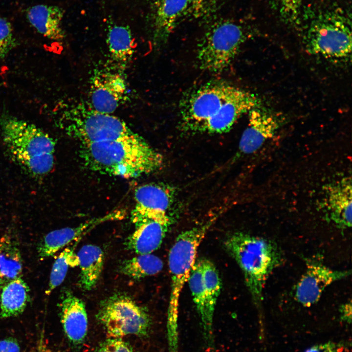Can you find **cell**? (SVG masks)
<instances>
[{
  "label": "cell",
  "mask_w": 352,
  "mask_h": 352,
  "mask_svg": "<svg viewBox=\"0 0 352 352\" xmlns=\"http://www.w3.org/2000/svg\"><path fill=\"white\" fill-rule=\"evenodd\" d=\"M80 156L89 170L124 178L137 177L160 169L162 155L137 133L80 145Z\"/></svg>",
  "instance_id": "1"
},
{
  "label": "cell",
  "mask_w": 352,
  "mask_h": 352,
  "mask_svg": "<svg viewBox=\"0 0 352 352\" xmlns=\"http://www.w3.org/2000/svg\"><path fill=\"white\" fill-rule=\"evenodd\" d=\"M4 146L9 154L29 175L42 177L54 165L55 141L36 125L10 115L0 118Z\"/></svg>",
  "instance_id": "2"
},
{
  "label": "cell",
  "mask_w": 352,
  "mask_h": 352,
  "mask_svg": "<svg viewBox=\"0 0 352 352\" xmlns=\"http://www.w3.org/2000/svg\"><path fill=\"white\" fill-rule=\"evenodd\" d=\"M224 247L241 269L255 304L261 307L266 281L282 262L277 244L263 237L236 232L225 240Z\"/></svg>",
  "instance_id": "3"
},
{
  "label": "cell",
  "mask_w": 352,
  "mask_h": 352,
  "mask_svg": "<svg viewBox=\"0 0 352 352\" xmlns=\"http://www.w3.org/2000/svg\"><path fill=\"white\" fill-rule=\"evenodd\" d=\"M58 122L65 132L80 145L126 138L137 134L117 117L99 112L83 101L74 100L65 104Z\"/></svg>",
  "instance_id": "4"
},
{
  "label": "cell",
  "mask_w": 352,
  "mask_h": 352,
  "mask_svg": "<svg viewBox=\"0 0 352 352\" xmlns=\"http://www.w3.org/2000/svg\"><path fill=\"white\" fill-rule=\"evenodd\" d=\"M304 41L310 54L342 59L352 51L351 17L340 7L319 9L311 14Z\"/></svg>",
  "instance_id": "5"
},
{
  "label": "cell",
  "mask_w": 352,
  "mask_h": 352,
  "mask_svg": "<svg viewBox=\"0 0 352 352\" xmlns=\"http://www.w3.org/2000/svg\"><path fill=\"white\" fill-rule=\"evenodd\" d=\"M218 216L216 215L203 223L182 232L170 249L168 265L171 290L168 322L172 328L176 327L180 294L195 264L198 248Z\"/></svg>",
  "instance_id": "6"
},
{
  "label": "cell",
  "mask_w": 352,
  "mask_h": 352,
  "mask_svg": "<svg viewBox=\"0 0 352 352\" xmlns=\"http://www.w3.org/2000/svg\"><path fill=\"white\" fill-rule=\"evenodd\" d=\"M246 39L239 24L231 21L218 22L205 33L198 47L199 68L211 73H220L234 59Z\"/></svg>",
  "instance_id": "7"
},
{
  "label": "cell",
  "mask_w": 352,
  "mask_h": 352,
  "mask_svg": "<svg viewBox=\"0 0 352 352\" xmlns=\"http://www.w3.org/2000/svg\"><path fill=\"white\" fill-rule=\"evenodd\" d=\"M96 317L110 337L144 336L151 326L147 310L129 295L115 293L102 300Z\"/></svg>",
  "instance_id": "8"
},
{
  "label": "cell",
  "mask_w": 352,
  "mask_h": 352,
  "mask_svg": "<svg viewBox=\"0 0 352 352\" xmlns=\"http://www.w3.org/2000/svg\"><path fill=\"white\" fill-rule=\"evenodd\" d=\"M241 88L223 81L206 83L194 90L180 104V123L183 130L196 132L197 129L217 114Z\"/></svg>",
  "instance_id": "9"
},
{
  "label": "cell",
  "mask_w": 352,
  "mask_h": 352,
  "mask_svg": "<svg viewBox=\"0 0 352 352\" xmlns=\"http://www.w3.org/2000/svg\"><path fill=\"white\" fill-rule=\"evenodd\" d=\"M306 269L296 286L295 300L306 307L316 303L323 291L330 284L346 278L351 270H336L326 265L320 260L310 259L306 261Z\"/></svg>",
  "instance_id": "10"
},
{
  "label": "cell",
  "mask_w": 352,
  "mask_h": 352,
  "mask_svg": "<svg viewBox=\"0 0 352 352\" xmlns=\"http://www.w3.org/2000/svg\"><path fill=\"white\" fill-rule=\"evenodd\" d=\"M127 93L125 79L119 71L103 68L91 78L90 105L99 112L112 113L125 100Z\"/></svg>",
  "instance_id": "11"
},
{
  "label": "cell",
  "mask_w": 352,
  "mask_h": 352,
  "mask_svg": "<svg viewBox=\"0 0 352 352\" xmlns=\"http://www.w3.org/2000/svg\"><path fill=\"white\" fill-rule=\"evenodd\" d=\"M248 113V124L239 144L240 152L245 154L259 150L274 136L283 121L278 114L261 106L253 109Z\"/></svg>",
  "instance_id": "12"
},
{
  "label": "cell",
  "mask_w": 352,
  "mask_h": 352,
  "mask_svg": "<svg viewBox=\"0 0 352 352\" xmlns=\"http://www.w3.org/2000/svg\"><path fill=\"white\" fill-rule=\"evenodd\" d=\"M134 231L126 239L128 250L138 255L152 254L158 249L171 223L168 215L157 217H143L132 221Z\"/></svg>",
  "instance_id": "13"
},
{
  "label": "cell",
  "mask_w": 352,
  "mask_h": 352,
  "mask_svg": "<svg viewBox=\"0 0 352 352\" xmlns=\"http://www.w3.org/2000/svg\"><path fill=\"white\" fill-rule=\"evenodd\" d=\"M261 105L254 94L241 89L234 97L224 104L219 112L201 125L196 132L215 134L229 131L244 113Z\"/></svg>",
  "instance_id": "14"
},
{
  "label": "cell",
  "mask_w": 352,
  "mask_h": 352,
  "mask_svg": "<svg viewBox=\"0 0 352 352\" xmlns=\"http://www.w3.org/2000/svg\"><path fill=\"white\" fill-rule=\"evenodd\" d=\"M125 215L124 211L116 210L102 217L88 220L75 227L53 230L45 235L39 242L37 247L38 257L44 259L52 256L76 239H81L97 225L108 221L121 219Z\"/></svg>",
  "instance_id": "15"
},
{
  "label": "cell",
  "mask_w": 352,
  "mask_h": 352,
  "mask_svg": "<svg viewBox=\"0 0 352 352\" xmlns=\"http://www.w3.org/2000/svg\"><path fill=\"white\" fill-rule=\"evenodd\" d=\"M64 331L73 345L82 344L88 332V319L84 302L69 289L64 290L59 303Z\"/></svg>",
  "instance_id": "16"
},
{
  "label": "cell",
  "mask_w": 352,
  "mask_h": 352,
  "mask_svg": "<svg viewBox=\"0 0 352 352\" xmlns=\"http://www.w3.org/2000/svg\"><path fill=\"white\" fill-rule=\"evenodd\" d=\"M324 204L330 219L337 226H352V180L345 177L325 188Z\"/></svg>",
  "instance_id": "17"
},
{
  "label": "cell",
  "mask_w": 352,
  "mask_h": 352,
  "mask_svg": "<svg viewBox=\"0 0 352 352\" xmlns=\"http://www.w3.org/2000/svg\"><path fill=\"white\" fill-rule=\"evenodd\" d=\"M173 192L168 186L148 183L138 186L134 192L135 204L131 217L168 214Z\"/></svg>",
  "instance_id": "18"
},
{
  "label": "cell",
  "mask_w": 352,
  "mask_h": 352,
  "mask_svg": "<svg viewBox=\"0 0 352 352\" xmlns=\"http://www.w3.org/2000/svg\"><path fill=\"white\" fill-rule=\"evenodd\" d=\"M63 16V9L54 5H36L27 11L30 24L44 36L55 41H61L65 37L61 25Z\"/></svg>",
  "instance_id": "19"
},
{
  "label": "cell",
  "mask_w": 352,
  "mask_h": 352,
  "mask_svg": "<svg viewBox=\"0 0 352 352\" xmlns=\"http://www.w3.org/2000/svg\"><path fill=\"white\" fill-rule=\"evenodd\" d=\"M187 0H158L154 13L155 40L164 42L168 39L181 17L188 12Z\"/></svg>",
  "instance_id": "20"
},
{
  "label": "cell",
  "mask_w": 352,
  "mask_h": 352,
  "mask_svg": "<svg viewBox=\"0 0 352 352\" xmlns=\"http://www.w3.org/2000/svg\"><path fill=\"white\" fill-rule=\"evenodd\" d=\"M76 255L80 269L79 286L85 291L91 290L96 286L103 270L104 251L97 245L88 244L83 246Z\"/></svg>",
  "instance_id": "21"
},
{
  "label": "cell",
  "mask_w": 352,
  "mask_h": 352,
  "mask_svg": "<svg viewBox=\"0 0 352 352\" xmlns=\"http://www.w3.org/2000/svg\"><path fill=\"white\" fill-rule=\"evenodd\" d=\"M0 291L1 318L19 315L30 301L29 287L22 277L8 283Z\"/></svg>",
  "instance_id": "22"
},
{
  "label": "cell",
  "mask_w": 352,
  "mask_h": 352,
  "mask_svg": "<svg viewBox=\"0 0 352 352\" xmlns=\"http://www.w3.org/2000/svg\"><path fill=\"white\" fill-rule=\"evenodd\" d=\"M188 282L193 300L205 329L210 330L215 308L204 285L201 259L196 261Z\"/></svg>",
  "instance_id": "23"
},
{
  "label": "cell",
  "mask_w": 352,
  "mask_h": 352,
  "mask_svg": "<svg viewBox=\"0 0 352 352\" xmlns=\"http://www.w3.org/2000/svg\"><path fill=\"white\" fill-rule=\"evenodd\" d=\"M23 261L17 242L8 235L0 238V290L10 281L21 277Z\"/></svg>",
  "instance_id": "24"
},
{
  "label": "cell",
  "mask_w": 352,
  "mask_h": 352,
  "mask_svg": "<svg viewBox=\"0 0 352 352\" xmlns=\"http://www.w3.org/2000/svg\"><path fill=\"white\" fill-rule=\"evenodd\" d=\"M163 267V262L158 257L152 254H139L123 261L119 271L131 278L139 280L158 273Z\"/></svg>",
  "instance_id": "25"
},
{
  "label": "cell",
  "mask_w": 352,
  "mask_h": 352,
  "mask_svg": "<svg viewBox=\"0 0 352 352\" xmlns=\"http://www.w3.org/2000/svg\"><path fill=\"white\" fill-rule=\"evenodd\" d=\"M107 44L110 53L117 63H126L131 59L134 51L133 42L130 29L115 25L109 29Z\"/></svg>",
  "instance_id": "26"
},
{
  "label": "cell",
  "mask_w": 352,
  "mask_h": 352,
  "mask_svg": "<svg viewBox=\"0 0 352 352\" xmlns=\"http://www.w3.org/2000/svg\"><path fill=\"white\" fill-rule=\"evenodd\" d=\"M76 245L65 248L55 260L51 269L48 287L45 291L46 295L49 294L62 283L69 267L78 266V259L74 253Z\"/></svg>",
  "instance_id": "27"
},
{
  "label": "cell",
  "mask_w": 352,
  "mask_h": 352,
  "mask_svg": "<svg viewBox=\"0 0 352 352\" xmlns=\"http://www.w3.org/2000/svg\"><path fill=\"white\" fill-rule=\"evenodd\" d=\"M303 0H270V5L278 18L285 24H300Z\"/></svg>",
  "instance_id": "28"
},
{
  "label": "cell",
  "mask_w": 352,
  "mask_h": 352,
  "mask_svg": "<svg viewBox=\"0 0 352 352\" xmlns=\"http://www.w3.org/2000/svg\"><path fill=\"white\" fill-rule=\"evenodd\" d=\"M188 12L197 19L206 20L219 6L220 0H187Z\"/></svg>",
  "instance_id": "29"
},
{
  "label": "cell",
  "mask_w": 352,
  "mask_h": 352,
  "mask_svg": "<svg viewBox=\"0 0 352 352\" xmlns=\"http://www.w3.org/2000/svg\"><path fill=\"white\" fill-rule=\"evenodd\" d=\"M15 45L10 23L0 17V59H3Z\"/></svg>",
  "instance_id": "30"
},
{
  "label": "cell",
  "mask_w": 352,
  "mask_h": 352,
  "mask_svg": "<svg viewBox=\"0 0 352 352\" xmlns=\"http://www.w3.org/2000/svg\"><path fill=\"white\" fill-rule=\"evenodd\" d=\"M96 352H135L121 338L110 337L100 344Z\"/></svg>",
  "instance_id": "31"
},
{
  "label": "cell",
  "mask_w": 352,
  "mask_h": 352,
  "mask_svg": "<svg viewBox=\"0 0 352 352\" xmlns=\"http://www.w3.org/2000/svg\"><path fill=\"white\" fill-rule=\"evenodd\" d=\"M20 352V346L15 339L8 338L0 341V352Z\"/></svg>",
  "instance_id": "32"
},
{
  "label": "cell",
  "mask_w": 352,
  "mask_h": 352,
  "mask_svg": "<svg viewBox=\"0 0 352 352\" xmlns=\"http://www.w3.org/2000/svg\"><path fill=\"white\" fill-rule=\"evenodd\" d=\"M335 344L330 341L315 345L308 349L305 352H336Z\"/></svg>",
  "instance_id": "33"
},
{
  "label": "cell",
  "mask_w": 352,
  "mask_h": 352,
  "mask_svg": "<svg viewBox=\"0 0 352 352\" xmlns=\"http://www.w3.org/2000/svg\"><path fill=\"white\" fill-rule=\"evenodd\" d=\"M340 309L342 319L348 323H350L352 320L351 301L342 305Z\"/></svg>",
  "instance_id": "34"
}]
</instances>
